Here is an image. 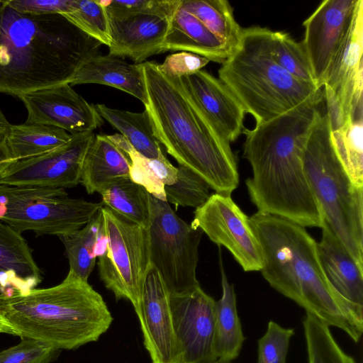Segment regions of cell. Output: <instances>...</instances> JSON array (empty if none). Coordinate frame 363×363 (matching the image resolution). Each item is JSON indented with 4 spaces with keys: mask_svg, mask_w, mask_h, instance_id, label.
<instances>
[{
    "mask_svg": "<svg viewBox=\"0 0 363 363\" xmlns=\"http://www.w3.org/2000/svg\"><path fill=\"white\" fill-rule=\"evenodd\" d=\"M323 102L320 89L286 113L252 129L244 128L243 157L252 170L245 184L258 212L304 228H322L323 213L308 183L303 159Z\"/></svg>",
    "mask_w": 363,
    "mask_h": 363,
    "instance_id": "obj_1",
    "label": "cell"
},
{
    "mask_svg": "<svg viewBox=\"0 0 363 363\" xmlns=\"http://www.w3.org/2000/svg\"><path fill=\"white\" fill-rule=\"evenodd\" d=\"M101 45L62 14L22 13L0 0V93L70 84Z\"/></svg>",
    "mask_w": 363,
    "mask_h": 363,
    "instance_id": "obj_2",
    "label": "cell"
},
{
    "mask_svg": "<svg viewBox=\"0 0 363 363\" xmlns=\"http://www.w3.org/2000/svg\"><path fill=\"white\" fill-rule=\"evenodd\" d=\"M262 248L260 270L269 284L328 326L357 343L363 333V309L342 297L322 268L317 242L306 228L261 212L250 217Z\"/></svg>",
    "mask_w": 363,
    "mask_h": 363,
    "instance_id": "obj_3",
    "label": "cell"
},
{
    "mask_svg": "<svg viewBox=\"0 0 363 363\" xmlns=\"http://www.w3.org/2000/svg\"><path fill=\"white\" fill-rule=\"evenodd\" d=\"M145 105L153 133L179 165L202 177L216 193L230 196L239 184L230 143L216 132L186 90L181 78L164 74L158 63H142Z\"/></svg>",
    "mask_w": 363,
    "mask_h": 363,
    "instance_id": "obj_4",
    "label": "cell"
},
{
    "mask_svg": "<svg viewBox=\"0 0 363 363\" xmlns=\"http://www.w3.org/2000/svg\"><path fill=\"white\" fill-rule=\"evenodd\" d=\"M0 314L16 336L59 350L97 341L113 321L101 295L70 272L52 287L34 288L26 294H0Z\"/></svg>",
    "mask_w": 363,
    "mask_h": 363,
    "instance_id": "obj_5",
    "label": "cell"
},
{
    "mask_svg": "<svg viewBox=\"0 0 363 363\" xmlns=\"http://www.w3.org/2000/svg\"><path fill=\"white\" fill-rule=\"evenodd\" d=\"M272 34L260 26L242 28L238 44L218 71V79L256 125L300 105L320 89L277 64L271 52Z\"/></svg>",
    "mask_w": 363,
    "mask_h": 363,
    "instance_id": "obj_6",
    "label": "cell"
},
{
    "mask_svg": "<svg viewBox=\"0 0 363 363\" xmlns=\"http://www.w3.org/2000/svg\"><path fill=\"white\" fill-rule=\"evenodd\" d=\"M330 133L328 115L322 113L308 138L303 169L324 220L363 267V187L351 182L336 155Z\"/></svg>",
    "mask_w": 363,
    "mask_h": 363,
    "instance_id": "obj_7",
    "label": "cell"
},
{
    "mask_svg": "<svg viewBox=\"0 0 363 363\" xmlns=\"http://www.w3.org/2000/svg\"><path fill=\"white\" fill-rule=\"evenodd\" d=\"M104 204L73 199L65 189L0 184V220L22 233L68 236L86 225Z\"/></svg>",
    "mask_w": 363,
    "mask_h": 363,
    "instance_id": "obj_8",
    "label": "cell"
},
{
    "mask_svg": "<svg viewBox=\"0 0 363 363\" xmlns=\"http://www.w3.org/2000/svg\"><path fill=\"white\" fill-rule=\"evenodd\" d=\"M106 247L99 257L101 281L117 301L124 298L140 310L144 280L150 266L147 229L103 206Z\"/></svg>",
    "mask_w": 363,
    "mask_h": 363,
    "instance_id": "obj_9",
    "label": "cell"
},
{
    "mask_svg": "<svg viewBox=\"0 0 363 363\" xmlns=\"http://www.w3.org/2000/svg\"><path fill=\"white\" fill-rule=\"evenodd\" d=\"M150 264L169 294L182 293L200 285L196 271L203 231L184 222L167 201L150 194Z\"/></svg>",
    "mask_w": 363,
    "mask_h": 363,
    "instance_id": "obj_10",
    "label": "cell"
},
{
    "mask_svg": "<svg viewBox=\"0 0 363 363\" xmlns=\"http://www.w3.org/2000/svg\"><path fill=\"white\" fill-rule=\"evenodd\" d=\"M191 226L201 230L219 247L227 248L245 272L261 270L262 248L250 219L230 196L211 194L196 208Z\"/></svg>",
    "mask_w": 363,
    "mask_h": 363,
    "instance_id": "obj_11",
    "label": "cell"
},
{
    "mask_svg": "<svg viewBox=\"0 0 363 363\" xmlns=\"http://www.w3.org/2000/svg\"><path fill=\"white\" fill-rule=\"evenodd\" d=\"M95 135L94 132L71 135L65 145L52 151L9 164L0 174V184L62 189L77 186Z\"/></svg>",
    "mask_w": 363,
    "mask_h": 363,
    "instance_id": "obj_12",
    "label": "cell"
},
{
    "mask_svg": "<svg viewBox=\"0 0 363 363\" xmlns=\"http://www.w3.org/2000/svg\"><path fill=\"white\" fill-rule=\"evenodd\" d=\"M172 323L179 363H210L215 352L216 301L200 285L182 293L170 294Z\"/></svg>",
    "mask_w": 363,
    "mask_h": 363,
    "instance_id": "obj_13",
    "label": "cell"
},
{
    "mask_svg": "<svg viewBox=\"0 0 363 363\" xmlns=\"http://www.w3.org/2000/svg\"><path fill=\"white\" fill-rule=\"evenodd\" d=\"M27 110L26 123L53 125L70 135L94 132L104 120L69 84H63L18 96Z\"/></svg>",
    "mask_w": 363,
    "mask_h": 363,
    "instance_id": "obj_14",
    "label": "cell"
},
{
    "mask_svg": "<svg viewBox=\"0 0 363 363\" xmlns=\"http://www.w3.org/2000/svg\"><path fill=\"white\" fill-rule=\"evenodd\" d=\"M363 1L358 0L345 35L323 86L339 101L348 119L363 111Z\"/></svg>",
    "mask_w": 363,
    "mask_h": 363,
    "instance_id": "obj_15",
    "label": "cell"
},
{
    "mask_svg": "<svg viewBox=\"0 0 363 363\" xmlns=\"http://www.w3.org/2000/svg\"><path fill=\"white\" fill-rule=\"evenodd\" d=\"M358 0H325L303 21L302 44L316 86L324 80L349 27Z\"/></svg>",
    "mask_w": 363,
    "mask_h": 363,
    "instance_id": "obj_16",
    "label": "cell"
},
{
    "mask_svg": "<svg viewBox=\"0 0 363 363\" xmlns=\"http://www.w3.org/2000/svg\"><path fill=\"white\" fill-rule=\"evenodd\" d=\"M169 296L158 271L150 264L144 280L140 310L137 316L140 323L143 344L152 363L180 362Z\"/></svg>",
    "mask_w": 363,
    "mask_h": 363,
    "instance_id": "obj_17",
    "label": "cell"
},
{
    "mask_svg": "<svg viewBox=\"0 0 363 363\" xmlns=\"http://www.w3.org/2000/svg\"><path fill=\"white\" fill-rule=\"evenodd\" d=\"M106 12L111 38L109 55L128 57L140 64L162 53L171 18L147 11Z\"/></svg>",
    "mask_w": 363,
    "mask_h": 363,
    "instance_id": "obj_18",
    "label": "cell"
},
{
    "mask_svg": "<svg viewBox=\"0 0 363 363\" xmlns=\"http://www.w3.org/2000/svg\"><path fill=\"white\" fill-rule=\"evenodd\" d=\"M181 79L189 96L220 137L229 143L236 140L244 130L246 113L228 88L204 69Z\"/></svg>",
    "mask_w": 363,
    "mask_h": 363,
    "instance_id": "obj_19",
    "label": "cell"
},
{
    "mask_svg": "<svg viewBox=\"0 0 363 363\" xmlns=\"http://www.w3.org/2000/svg\"><path fill=\"white\" fill-rule=\"evenodd\" d=\"M321 228L317 249L326 278L342 297L363 309V267L354 261L324 220Z\"/></svg>",
    "mask_w": 363,
    "mask_h": 363,
    "instance_id": "obj_20",
    "label": "cell"
},
{
    "mask_svg": "<svg viewBox=\"0 0 363 363\" xmlns=\"http://www.w3.org/2000/svg\"><path fill=\"white\" fill-rule=\"evenodd\" d=\"M21 234L0 220V294H26L42 281L33 250Z\"/></svg>",
    "mask_w": 363,
    "mask_h": 363,
    "instance_id": "obj_21",
    "label": "cell"
},
{
    "mask_svg": "<svg viewBox=\"0 0 363 363\" xmlns=\"http://www.w3.org/2000/svg\"><path fill=\"white\" fill-rule=\"evenodd\" d=\"M170 50L187 51L221 64L231 53L223 40L180 5L170 19L162 53Z\"/></svg>",
    "mask_w": 363,
    "mask_h": 363,
    "instance_id": "obj_22",
    "label": "cell"
},
{
    "mask_svg": "<svg viewBox=\"0 0 363 363\" xmlns=\"http://www.w3.org/2000/svg\"><path fill=\"white\" fill-rule=\"evenodd\" d=\"M99 84L126 92L144 105L147 96L142 63L130 64L109 54L96 55L85 61L70 85Z\"/></svg>",
    "mask_w": 363,
    "mask_h": 363,
    "instance_id": "obj_23",
    "label": "cell"
},
{
    "mask_svg": "<svg viewBox=\"0 0 363 363\" xmlns=\"http://www.w3.org/2000/svg\"><path fill=\"white\" fill-rule=\"evenodd\" d=\"M71 139V135L60 128L38 123L11 125L0 138L3 163L40 156L52 151Z\"/></svg>",
    "mask_w": 363,
    "mask_h": 363,
    "instance_id": "obj_24",
    "label": "cell"
},
{
    "mask_svg": "<svg viewBox=\"0 0 363 363\" xmlns=\"http://www.w3.org/2000/svg\"><path fill=\"white\" fill-rule=\"evenodd\" d=\"M127 155L107 135H96L84 157L80 184L89 194L101 193L113 182L130 179Z\"/></svg>",
    "mask_w": 363,
    "mask_h": 363,
    "instance_id": "obj_25",
    "label": "cell"
},
{
    "mask_svg": "<svg viewBox=\"0 0 363 363\" xmlns=\"http://www.w3.org/2000/svg\"><path fill=\"white\" fill-rule=\"evenodd\" d=\"M222 296L215 304V352L218 359L233 361L240 354L245 337L238 314L236 294L225 273L220 255Z\"/></svg>",
    "mask_w": 363,
    "mask_h": 363,
    "instance_id": "obj_26",
    "label": "cell"
},
{
    "mask_svg": "<svg viewBox=\"0 0 363 363\" xmlns=\"http://www.w3.org/2000/svg\"><path fill=\"white\" fill-rule=\"evenodd\" d=\"M107 135L129 158L130 179L150 194L166 201L164 186L176 182L177 168L171 164L164 151L157 158H147L138 152L121 133Z\"/></svg>",
    "mask_w": 363,
    "mask_h": 363,
    "instance_id": "obj_27",
    "label": "cell"
},
{
    "mask_svg": "<svg viewBox=\"0 0 363 363\" xmlns=\"http://www.w3.org/2000/svg\"><path fill=\"white\" fill-rule=\"evenodd\" d=\"M60 239L65 248L69 272L88 281L96 257L103 253L106 247V236L101 208L83 228Z\"/></svg>",
    "mask_w": 363,
    "mask_h": 363,
    "instance_id": "obj_28",
    "label": "cell"
},
{
    "mask_svg": "<svg viewBox=\"0 0 363 363\" xmlns=\"http://www.w3.org/2000/svg\"><path fill=\"white\" fill-rule=\"evenodd\" d=\"M95 107L103 119L118 130L142 155L155 159L163 150L154 135L147 112H132L98 104Z\"/></svg>",
    "mask_w": 363,
    "mask_h": 363,
    "instance_id": "obj_29",
    "label": "cell"
},
{
    "mask_svg": "<svg viewBox=\"0 0 363 363\" xmlns=\"http://www.w3.org/2000/svg\"><path fill=\"white\" fill-rule=\"evenodd\" d=\"M100 194L104 206L144 228H149L150 194L144 187L130 179H124L110 184Z\"/></svg>",
    "mask_w": 363,
    "mask_h": 363,
    "instance_id": "obj_30",
    "label": "cell"
},
{
    "mask_svg": "<svg viewBox=\"0 0 363 363\" xmlns=\"http://www.w3.org/2000/svg\"><path fill=\"white\" fill-rule=\"evenodd\" d=\"M179 5L223 40L233 52L240 41L242 28L235 21L228 1L180 0Z\"/></svg>",
    "mask_w": 363,
    "mask_h": 363,
    "instance_id": "obj_31",
    "label": "cell"
},
{
    "mask_svg": "<svg viewBox=\"0 0 363 363\" xmlns=\"http://www.w3.org/2000/svg\"><path fill=\"white\" fill-rule=\"evenodd\" d=\"M330 137L336 155L351 182L357 187H363V116L331 131Z\"/></svg>",
    "mask_w": 363,
    "mask_h": 363,
    "instance_id": "obj_32",
    "label": "cell"
},
{
    "mask_svg": "<svg viewBox=\"0 0 363 363\" xmlns=\"http://www.w3.org/2000/svg\"><path fill=\"white\" fill-rule=\"evenodd\" d=\"M302 323L308 363H357L337 344L330 326L308 313Z\"/></svg>",
    "mask_w": 363,
    "mask_h": 363,
    "instance_id": "obj_33",
    "label": "cell"
},
{
    "mask_svg": "<svg viewBox=\"0 0 363 363\" xmlns=\"http://www.w3.org/2000/svg\"><path fill=\"white\" fill-rule=\"evenodd\" d=\"M271 52L274 60L286 72L316 86L302 42H296L287 33L272 31Z\"/></svg>",
    "mask_w": 363,
    "mask_h": 363,
    "instance_id": "obj_34",
    "label": "cell"
},
{
    "mask_svg": "<svg viewBox=\"0 0 363 363\" xmlns=\"http://www.w3.org/2000/svg\"><path fill=\"white\" fill-rule=\"evenodd\" d=\"M176 182L164 186L166 201L179 206L197 208L209 198L211 187L199 174L190 169L179 165Z\"/></svg>",
    "mask_w": 363,
    "mask_h": 363,
    "instance_id": "obj_35",
    "label": "cell"
},
{
    "mask_svg": "<svg viewBox=\"0 0 363 363\" xmlns=\"http://www.w3.org/2000/svg\"><path fill=\"white\" fill-rule=\"evenodd\" d=\"M63 15L91 38L109 45L111 38L107 14L99 1L74 0V9Z\"/></svg>",
    "mask_w": 363,
    "mask_h": 363,
    "instance_id": "obj_36",
    "label": "cell"
},
{
    "mask_svg": "<svg viewBox=\"0 0 363 363\" xmlns=\"http://www.w3.org/2000/svg\"><path fill=\"white\" fill-rule=\"evenodd\" d=\"M293 328H285L270 320L264 335L257 340V363H286Z\"/></svg>",
    "mask_w": 363,
    "mask_h": 363,
    "instance_id": "obj_37",
    "label": "cell"
},
{
    "mask_svg": "<svg viewBox=\"0 0 363 363\" xmlns=\"http://www.w3.org/2000/svg\"><path fill=\"white\" fill-rule=\"evenodd\" d=\"M18 344L0 351V363H51L61 350L28 337H20Z\"/></svg>",
    "mask_w": 363,
    "mask_h": 363,
    "instance_id": "obj_38",
    "label": "cell"
},
{
    "mask_svg": "<svg viewBox=\"0 0 363 363\" xmlns=\"http://www.w3.org/2000/svg\"><path fill=\"white\" fill-rule=\"evenodd\" d=\"M106 11L114 12L147 11L169 18L178 8L180 0H127L99 1Z\"/></svg>",
    "mask_w": 363,
    "mask_h": 363,
    "instance_id": "obj_39",
    "label": "cell"
},
{
    "mask_svg": "<svg viewBox=\"0 0 363 363\" xmlns=\"http://www.w3.org/2000/svg\"><path fill=\"white\" fill-rule=\"evenodd\" d=\"M209 62L203 56L189 52H179L167 55L162 64H158V67L166 76L178 79L203 69Z\"/></svg>",
    "mask_w": 363,
    "mask_h": 363,
    "instance_id": "obj_40",
    "label": "cell"
},
{
    "mask_svg": "<svg viewBox=\"0 0 363 363\" xmlns=\"http://www.w3.org/2000/svg\"><path fill=\"white\" fill-rule=\"evenodd\" d=\"M20 12L43 14H66L74 9V0H9Z\"/></svg>",
    "mask_w": 363,
    "mask_h": 363,
    "instance_id": "obj_41",
    "label": "cell"
},
{
    "mask_svg": "<svg viewBox=\"0 0 363 363\" xmlns=\"http://www.w3.org/2000/svg\"><path fill=\"white\" fill-rule=\"evenodd\" d=\"M0 333H6L16 336V332L9 322L0 314Z\"/></svg>",
    "mask_w": 363,
    "mask_h": 363,
    "instance_id": "obj_42",
    "label": "cell"
},
{
    "mask_svg": "<svg viewBox=\"0 0 363 363\" xmlns=\"http://www.w3.org/2000/svg\"><path fill=\"white\" fill-rule=\"evenodd\" d=\"M9 123L7 121L6 118L0 110V135H1L5 129L9 125Z\"/></svg>",
    "mask_w": 363,
    "mask_h": 363,
    "instance_id": "obj_43",
    "label": "cell"
},
{
    "mask_svg": "<svg viewBox=\"0 0 363 363\" xmlns=\"http://www.w3.org/2000/svg\"><path fill=\"white\" fill-rule=\"evenodd\" d=\"M1 135H0V138H1ZM6 167V166L3 163V157H2L1 148H0V174L5 169Z\"/></svg>",
    "mask_w": 363,
    "mask_h": 363,
    "instance_id": "obj_44",
    "label": "cell"
},
{
    "mask_svg": "<svg viewBox=\"0 0 363 363\" xmlns=\"http://www.w3.org/2000/svg\"><path fill=\"white\" fill-rule=\"evenodd\" d=\"M210 363H234L233 361H227V360H223L220 359H217L216 360L210 362Z\"/></svg>",
    "mask_w": 363,
    "mask_h": 363,
    "instance_id": "obj_45",
    "label": "cell"
}]
</instances>
